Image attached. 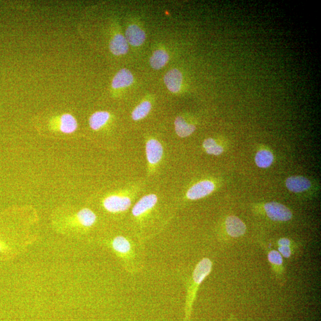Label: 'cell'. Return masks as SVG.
Masks as SVG:
<instances>
[{"mask_svg":"<svg viewBox=\"0 0 321 321\" xmlns=\"http://www.w3.org/2000/svg\"><path fill=\"white\" fill-rule=\"evenodd\" d=\"M217 145L216 142L212 138L206 139L203 143V147L205 150Z\"/></svg>","mask_w":321,"mask_h":321,"instance_id":"25","label":"cell"},{"mask_svg":"<svg viewBox=\"0 0 321 321\" xmlns=\"http://www.w3.org/2000/svg\"><path fill=\"white\" fill-rule=\"evenodd\" d=\"M273 160V155L270 151L267 150L259 151L255 157L256 164L260 168L270 167Z\"/></svg>","mask_w":321,"mask_h":321,"instance_id":"19","label":"cell"},{"mask_svg":"<svg viewBox=\"0 0 321 321\" xmlns=\"http://www.w3.org/2000/svg\"><path fill=\"white\" fill-rule=\"evenodd\" d=\"M134 76L129 70L123 69L119 71L112 81V87L115 89L131 86L134 82Z\"/></svg>","mask_w":321,"mask_h":321,"instance_id":"12","label":"cell"},{"mask_svg":"<svg viewBox=\"0 0 321 321\" xmlns=\"http://www.w3.org/2000/svg\"><path fill=\"white\" fill-rule=\"evenodd\" d=\"M126 39L128 43L133 46H140L144 43L146 35L144 31L138 26L132 25L126 29Z\"/></svg>","mask_w":321,"mask_h":321,"instance_id":"8","label":"cell"},{"mask_svg":"<svg viewBox=\"0 0 321 321\" xmlns=\"http://www.w3.org/2000/svg\"><path fill=\"white\" fill-rule=\"evenodd\" d=\"M164 80L168 89L171 92L177 93L182 85V74L178 69H172L165 74Z\"/></svg>","mask_w":321,"mask_h":321,"instance_id":"6","label":"cell"},{"mask_svg":"<svg viewBox=\"0 0 321 321\" xmlns=\"http://www.w3.org/2000/svg\"><path fill=\"white\" fill-rule=\"evenodd\" d=\"M207 154L213 155H220L223 152V148L221 146L216 145L206 150Z\"/></svg>","mask_w":321,"mask_h":321,"instance_id":"22","label":"cell"},{"mask_svg":"<svg viewBox=\"0 0 321 321\" xmlns=\"http://www.w3.org/2000/svg\"><path fill=\"white\" fill-rule=\"evenodd\" d=\"M279 253L285 258H289L291 255V250L289 246H280L278 248Z\"/></svg>","mask_w":321,"mask_h":321,"instance_id":"24","label":"cell"},{"mask_svg":"<svg viewBox=\"0 0 321 321\" xmlns=\"http://www.w3.org/2000/svg\"><path fill=\"white\" fill-rule=\"evenodd\" d=\"M110 119V114L106 112H98L93 114L89 119L90 128L95 131L101 128Z\"/></svg>","mask_w":321,"mask_h":321,"instance_id":"17","label":"cell"},{"mask_svg":"<svg viewBox=\"0 0 321 321\" xmlns=\"http://www.w3.org/2000/svg\"><path fill=\"white\" fill-rule=\"evenodd\" d=\"M110 49L116 56H121L127 53L129 45L124 36L121 34L116 35L110 42Z\"/></svg>","mask_w":321,"mask_h":321,"instance_id":"13","label":"cell"},{"mask_svg":"<svg viewBox=\"0 0 321 321\" xmlns=\"http://www.w3.org/2000/svg\"><path fill=\"white\" fill-rule=\"evenodd\" d=\"M265 209L267 216L273 221L287 222L292 217V213L286 206L277 202L266 203Z\"/></svg>","mask_w":321,"mask_h":321,"instance_id":"2","label":"cell"},{"mask_svg":"<svg viewBox=\"0 0 321 321\" xmlns=\"http://www.w3.org/2000/svg\"><path fill=\"white\" fill-rule=\"evenodd\" d=\"M152 108L151 103L149 101H144L136 107L132 114V118L135 121H139L147 117Z\"/></svg>","mask_w":321,"mask_h":321,"instance_id":"20","label":"cell"},{"mask_svg":"<svg viewBox=\"0 0 321 321\" xmlns=\"http://www.w3.org/2000/svg\"><path fill=\"white\" fill-rule=\"evenodd\" d=\"M132 201L127 196L112 195L103 200V205L110 212L118 213L126 211L131 207Z\"/></svg>","mask_w":321,"mask_h":321,"instance_id":"1","label":"cell"},{"mask_svg":"<svg viewBox=\"0 0 321 321\" xmlns=\"http://www.w3.org/2000/svg\"><path fill=\"white\" fill-rule=\"evenodd\" d=\"M215 189V185L212 181L204 180L200 181L187 191L186 196L190 200H196L202 198L212 193Z\"/></svg>","mask_w":321,"mask_h":321,"instance_id":"3","label":"cell"},{"mask_svg":"<svg viewBox=\"0 0 321 321\" xmlns=\"http://www.w3.org/2000/svg\"><path fill=\"white\" fill-rule=\"evenodd\" d=\"M278 244L280 246H289L290 245V241L288 239L283 238L281 239L278 241Z\"/></svg>","mask_w":321,"mask_h":321,"instance_id":"26","label":"cell"},{"mask_svg":"<svg viewBox=\"0 0 321 321\" xmlns=\"http://www.w3.org/2000/svg\"><path fill=\"white\" fill-rule=\"evenodd\" d=\"M112 246L120 257H127L132 254V246L129 240L125 237H116L113 239Z\"/></svg>","mask_w":321,"mask_h":321,"instance_id":"10","label":"cell"},{"mask_svg":"<svg viewBox=\"0 0 321 321\" xmlns=\"http://www.w3.org/2000/svg\"><path fill=\"white\" fill-rule=\"evenodd\" d=\"M285 184L288 190L294 193L302 192L309 189L311 186L309 180L302 176H292L288 178Z\"/></svg>","mask_w":321,"mask_h":321,"instance_id":"9","label":"cell"},{"mask_svg":"<svg viewBox=\"0 0 321 321\" xmlns=\"http://www.w3.org/2000/svg\"><path fill=\"white\" fill-rule=\"evenodd\" d=\"M226 226L228 234L233 238H238L245 234L246 227L241 220L235 216H230L226 219Z\"/></svg>","mask_w":321,"mask_h":321,"instance_id":"7","label":"cell"},{"mask_svg":"<svg viewBox=\"0 0 321 321\" xmlns=\"http://www.w3.org/2000/svg\"><path fill=\"white\" fill-rule=\"evenodd\" d=\"M11 251V246L0 238V254H7L8 252Z\"/></svg>","mask_w":321,"mask_h":321,"instance_id":"23","label":"cell"},{"mask_svg":"<svg viewBox=\"0 0 321 321\" xmlns=\"http://www.w3.org/2000/svg\"><path fill=\"white\" fill-rule=\"evenodd\" d=\"M212 262L210 261V259L207 258L203 259L202 260L199 262V264L196 265L195 269H194L193 274V280L200 284L202 283L204 279L210 274L212 270Z\"/></svg>","mask_w":321,"mask_h":321,"instance_id":"11","label":"cell"},{"mask_svg":"<svg viewBox=\"0 0 321 321\" xmlns=\"http://www.w3.org/2000/svg\"><path fill=\"white\" fill-rule=\"evenodd\" d=\"M158 197L156 194H150L142 197L133 207L132 214L135 217L144 215L156 205Z\"/></svg>","mask_w":321,"mask_h":321,"instance_id":"4","label":"cell"},{"mask_svg":"<svg viewBox=\"0 0 321 321\" xmlns=\"http://www.w3.org/2000/svg\"><path fill=\"white\" fill-rule=\"evenodd\" d=\"M169 60V56L166 51L162 50H156L150 60L151 66L154 69L159 70L163 68Z\"/></svg>","mask_w":321,"mask_h":321,"instance_id":"16","label":"cell"},{"mask_svg":"<svg viewBox=\"0 0 321 321\" xmlns=\"http://www.w3.org/2000/svg\"><path fill=\"white\" fill-rule=\"evenodd\" d=\"M77 222L81 226L90 228L96 222V216L92 210L88 208H83L77 213Z\"/></svg>","mask_w":321,"mask_h":321,"instance_id":"15","label":"cell"},{"mask_svg":"<svg viewBox=\"0 0 321 321\" xmlns=\"http://www.w3.org/2000/svg\"><path fill=\"white\" fill-rule=\"evenodd\" d=\"M175 131L178 136L181 138H185L192 135L195 131V126L189 124L182 117H178L175 120Z\"/></svg>","mask_w":321,"mask_h":321,"instance_id":"14","label":"cell"},{"mask_svg":"<svg viewBox=\"0 0 321 321\" xmlns=\"http://www.w3.org/2000/svg\"><path fill=\"white\" fill-rule=\"evenodd\" d=\"M268 260L271 264L281 265L283 264V258L281 255L276 251H272L269 253Z\"/></svg>","mask_w":321,"mask_h":321,"instance_id":"21","label":"cell"},{"mask_svg":"<svg viewBox=\"0 0 321 321\" xmlns=\"http://www.w3.org/2000/svg\"><path fill=\"white\" fill-rule=\"evenodd\" d=\"M163 146L155 139H151L146 144L147 160L151 164H156L160 161L163 157Z\"/></svg>","mask_w":321,"mask_h":321,"instance_id":"5","label":"cell"},{"mask_svg":"<svg viewBox=\"0 0 321 321\" xmlns=\"http://www.w3.org/2000/svg\"><path fill=\"white\" fill-rule=\"evenodd\" d=\"M77 123L73 116L69 114L61 116L60 120V131L64 134H71L76 131Z\"/></svg>","mask_w":321,"mask_h":321,"instance_id":"18","label":"cell"}]
</instances>
